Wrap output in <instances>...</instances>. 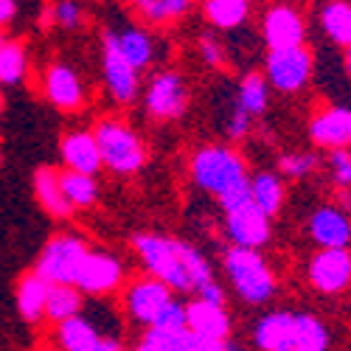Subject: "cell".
I'll use <instances>...</instances> for the list:
<instances>
[{"instance_id":"27","label":"cell","mask_w":351,"mask_h":351,"mask_svg":"<svg viewBox=\"0 0 351 351\" xmlns=\"http://www.w3.org/2000/svg\"><path fill=\"white\" fill-rule=\"evenodd\" d=\"M82 292L76 287H62L56 284L48 292V306H45V317L53 320V324H65L71 317H79L82 309Z\"/></svg>"},{"instance_id":"26","label":"cell","mask_w":351,"mask_h":351,"mask_svg":"<svg viewBox=\"0 0 351 351\" xmlns=\"http://www.w3.org/2000/svg\"><path fill=\"white\" fill-rule=\"evenodd\" d=\"M202 14L206 20L217 28H239L247 14H250V3L247 0H206L202 3Z\"/></svg>"},{"instance_id":"10","label":"cell","mask_w":351,"mask_h":351,"mask_svg":"<svg viewBox=\"0 0 351 351\" xmlns=\"http://www.w3.org/2000/svg\"><path fill=\"white\" fill-rule=\"evenodd\" d=\"M261 34L270 51H287V48H301L306 40V25L295 6H270L261 23Z\"/></svg>"},{"instance_id":"30","label":"cell","mask_w":351,"mask_h":351,"mask_svg":"<svg viewBox=\"0 0 351 351\" xmlns=\"http://www.w3.org/2000/svg\"><path fill=\"white\" fill-rule=\"evenodd\" d=\"M329 332L315 315H295V340L292 351H326Z\"/></svg>"},{"instance_id":"9","label":"cell","mask_w":351,"mask_h":351,"mask_svg":"<svg viewBox=\"0 0 351 351\" xmlns=\"http://www.w3.org/2000/svg\"><path fill=\"white\" fill-rule=\"evenodd\" d=\"M171 301H174V298H171V289H169L163 281L152 278V276L138 278V281L127 289V298H124L130 317L138 320V324L146 326V329L155 326V320L160 317V312H163Z\"/></svg>"},{"instance_id":"35","label":"cell","mask_w":351,"mask_h":351,"mask_svg":"<svg viewBox=\"0 0 351 351\" xmlns=\"http://www.w3.org/2000/svg\"><path fill=\"white\" fill-rule=\"evenodd\" d=\"M329 171H332V180L340 189H348L351 186V152L348 149L332 152L329 155Z\"/></svg>"},{"instance_id":"40","label":"cell","mask_w":351,"mask_h":351,"mask_svg":"<svg viewBox=\"0 0 351 351\" xmlns=\"http://www.w3.org/2000/svg\"><path fill=\"white\" fill-rule=\"evenodd\" d=\"M17 14V3H12V0H0V25L12 23Z\"/></svg>"},{"instance_id":"3","label":"cell","mask_w":351,"mask_h":351,"mask_svg":"<svg viewBox=\"0 0 351 351\" xmlns=\"http://www.w3.org/2000/svg\"><path fill=\"white\" fill-rule=\"evenodd\" d=\"M219 206L225 211V228L228 237L233 242V247H245V250H258L261 245H267L270 239V217L261 211L253 194H250V183L230 191L219 199Z\"/></svg>"},{"instance_id":"1","label":"cell","mask_w":351,"mask_h":351,"mask_svg":"<svg viewBox=\"0 0 351 351\" xmlns=\"http://www.w3.org/2000/svg\"><path fill=\"white\" fill-rule=\"evenodd\" d=\"M132 247L149 276L163 281L169 289L199 292L214 281L208 258L189 242L163 237V233H135Z\"/></svg>"},{"instance_id":"11","label":"cell","mask_w":351,"mask_h":351,"mask_svg":"<svg viewBox=\"0 0 351 351\" xmlns=\"http://www.w3.org/2000/svg\"><path fill=\"white\" fill-rule=\"evenodd\" d=\"M121 276H124V267L112 253L90 250L79 270L76 289L82 295H104V292H112L121 284Z\"/></svg>"},{"instance_id":"45","label":"cell","mask_w":351,"mask_h":351,"mask_svg":"<svg viewBox=\"0 0 351 351\" xmlns=\"http://www.w3.org/2000/svg\"><path fill=\"white\" fill-rule=\"evenodd\" d=\"M0 110H3V93H0Z\"/></svg>"},{"instance_id":"12","label":"cell","mask_w":351,"mask_h":351,"mask_svg":"<svg viewBox=\"0 0 351 351\" xmlns=\"http://www.w3.org/2000/svg\"><path fill=\"white\" fill-rule=\"evenodd\" d=\"M309 281L324 295L343 292L351 284V253L348 250H317L309 261Z\"/></svg>"},{"instance_id":"19","label":"cell","mask_w":351,"mask_h":351,"mask_svg":"<svg viewBox=\"0 0 351 351\" xmlns=\"http://www.w3.org/2000/svg\"><path fill=\"white\" fill-rule=\"evenodd\" d=\"M186 317H189V332H194L199 337H211V340L228 343L230 317H228L225 306H214L208 301L194 298L191 304H186Z\"/></svg>"},{"instance_id":"13","label":"cell","mask_w":351,"mask_h":351,"mask_svg":"<svg viewBox=\"0 0 351 351\" xmlns=\"http://www.w3.org/2000/svg\"><path fill=\"white\" fill-rule=\"evenodd\" d=\"M309 135L320 149H332V152L348 149L351 146V110L348 107L320 110L309 124Z\"/></svg>"},{"instance_id":"17","label":"cell","mask_w":351,"mask_h":351,"mask_svg":"<svg viewBox=\"0 0 351 351\" xmlns=\"http://www.w3.org/2000/svg\"><path fill=\"white\" fill-rule=\"evenodd\" d=\"M62 160H65L68 171L87 174V178H93V174L104 166L101 163V152H99V143H96V135L84 132V130L68 132L62 138Z\"/></svg>"},{"instance_id":"38","label":"cell","mask_w":351,"mask_h":351,"mask_svg":"<svg viewBox=\"0 0 351 351\" xmlns=\"http://www.w3.org/2000/svg\"><path fill=\"white\" fill-rule=\"evenodd\" d=\"M250 121H253V119H250L245 110L233 107L230 119H228V135H230V138H245V135L250 132Z\"/></svg>"},{"instance_id":"44","label":"cell","mask_w":351,"mask_h":351,"mask_svg":"<svg viewBox=\"0 0 351 351\" xmlns=\"http://www.w3.org/2000/svg\"><path fill=\"white\" fill-rule=\"evenodd\" d=\"M6 45V40H3V34H0V48H3Z\"/></svg>"},{"instance_id":"36","label":"cell","mask_w":351,"mask_h":351,"mask_svg":"<svg viewBox=\"0 0 351 351\" xmlns=\"http://www.w3.org/2000/svg\"><path fill=\"white\" fill-rule=\"evenodd\" d=\"M82 6L79 3H71V0H62V3H56L51 9V20L62 28H79L82 25Z\"/></svg>"},{"instance_id":"37","label":"cell","mask_w":351,"mask_h":351,"mask_svg":"<svg viewBox=\"0 0 351 351\" xmlns=\"http://www.w3.org/2000/svg\"><path fill=\"white\" fill-rule=\"evenodd\" d=\"M199 56H202V62L211 65V68H219L225 62V51H222L219 40L211 37V34H202L199 37Z\"/></svg>"},{"instance_id":"28","label":"cell","mask_w":351,"mask_h":351,"mask_svg":"<svg viewBox=\"0 0 351 351\" xmlns=\"http://www.w3.org/2000/svg\"><path fill=\"white\" fill-rule=\"evenodd\" d=\"M132 9L152 25H166V23H174L191 12V3L189 0H138L132 3Z\"/></svg>"},{"instance_id":"46","label":"cell","mask_w":351,"mask_h":351,"mask_svg":"<svg viewBox=\"0 0 351 351\" xmlns=\"http://www.w3.org/2000/svg\"><path fill=\"white\" fill-rule=\"evenodd\" d=\"M228 351H239V348H233V346H228Z\"/></svg>"},{"instance_id":"32","label":"cell","mask_w":351,"mask_h":351,"mask_svg":"<svg viewBox=\"0 0 351 351\" xmlns=\"http://www.w3.org/2000/svg\"><path fill=\"white\" fill-rule=\"evenodd\" d=\"M28 68V56L20 43H6L0 48V84H20Z\"/></svg>"},{"instance_id":"16","label":"cell","mask_w":351,"mask_h":351,"mask_svg":"<svg viewBox=\"0 0 351 351\" xmlns=\"http://www.w3.org/2000/svg\"><path fill=\"white\" fill-rule=\"evenodd\" d=\"M45 96L56 110H65L73 112L82 107L84 101V90H82V82L76 76L73 68L56 62L45 71Z\"/></svg>"},{"instance_id":"7","label":"cell","mask_w":351,"mask_h":351,"mask_svg":"<svg viewBox=\"0 0 351 351\" xmlns=\"http://www.w3.org/2000/svg\"><path fill=\"white\" fill-rule=\"evenodd\" d=\"M143 101H146V112H149L152 119L174 121V119H180L189 107V87L180 73L163 71V73L152 76Z\"/></svg>"},{"instance_id":"5","label":"cell","mask_w":351,"mask_h":351,"mask_svg":"<svg viewBox=\"0 0 351 351\" xmlns=\"http://www.w3.org/2000/svg\"><path fill=\"white\" fill-rule=\"evenodd\" d=\"M99 152H101V163L115 171V174H135L143 169L146 163V149L141 138L121 121L115 119H104L96 124L93 130Z\"/></svg>"},{"instance_id":"43","label":"cell","mask_w":351,"mask_h":351,"mask_svg":"<svg viewBox=\"0 0 351 351\" xmlns=\"http://www.w3.org/2000/svg\"><path fill=\"white\" fill-rule=\"evenodd\" d=\"M346 71H348V76H351V48L346 51Z\"/></svg>"},{"instance_id":"24","label":"cell","mask_w":351,"mask_h":351,"mask_svg":"<svg viewBox=\"0 0 351 351\" xmlns=\"http://www.w3.org/2000/svg\"><path fill=\"white\" fill-rule=\"evenodd\" d=\"M250 194H253V202L267 217H276L281 211V206H284V183L273 171L253 174L250 178Z\"/></svg>"},{"instance_id":"42","label":"cell","mask_w":351,"mask_h":351,"mask_svg":"<svg viewBox=\"0 0 351 351\" xmlns=\"http://www.w3.org/2000/svg\"><path fill=\"white\" fill-rule=\"evenodd\" d=\"M135 351H160V348H158V346H155L149 337H143V340L138 343V348H135Z\"/></svg>"},{"instance_id":"2","label":"cell","mask_w":351,"mask_h":351,"mask_svg":"<svg viewBox=\"0 0 351 351\" xmlns=\"http://www.w3.org/2000/svg\"><path fill=\"white\" fill-rule=\"evenodd\" d=\"M191 178L194 183L214 197H225L250 183L245 160L230 149V146H202L191 158Z\"/></svg>"},{"instance_id":"22","label":"cell","mask_w":351,"mask_h":351,"mask_svg":"<svg viewBox=\"0 0 351 351\" xmlns=\"http://www.w3.org/2000/svg\"><path fill=\"white\" fill-rule=\"evenodd\" d=\"M119 48V53L135 68L143 71L155 56V40L143 32V28H121V32H107Z\"/></svg>"},{"instance_id":"41","label":"cell","mask_w":351,"mask_h":351,"mask_svg":"<svg viewBox=\"0 0 351 351\" xmlns=\"http://www.w3.org/2000/svg\"><path fill=\"white\" fill-rule=\"evenodd\" d=\"M90 351H121V343L115 337H101V343L96 348H90Z\"/></svg>"},{"instance_id":"6","label":"cell","mask_w":351,"mask_h":351,"mask_svg":"<svg viewBox=\"0 0 351 351\" xmlns=\"http://www.w3.org/2000/svg\"><path fill=\"white\" fill-rule=\"evenodd\" d=\"M87 245L82 237L76 233H60V237H53L40 258H37V273L51 284H62V287H76V278H79V270L87 258Z\"/></svg>"},{"instance_id":"23","label":"cell","mask_w":351,"mask_h":351,"mask_svg":"<svg viewBox=\"0 0 351 351\" xmlns=\"http://www.w3.org/2000/svg\"><path fill=\"white\" fill-rule=\"evenodd\" d=\"M56 340H60L62 351H90L101 343V332L96 329V324H90L87 317H71L65 324H60L56 329Z\"/></svg>"},{"instance_id":"21","label":"cell","mask_w":351,"mask_h":351,"mask_svg":"<svg viewBox=\"0 0 351 351\" xmlns=\"http://www.w3.org/2000/svg\"><path fill=\"white\" fill-rule=\"evenodd\" d=\"M48 292H51V284L37 270L34 273H25L17 281V309H20L23 320H28V324H37V320L45 317Z\"/></svg>"},{"instance_id":"25","label":"cell","mask_w":351,"mask_h":351,"mask_svg":"<svg viewBox=\"0 0 351 351\" xmlns=\"http://www.w3.org/2000/svg\"><path fill=\"white\" fill-rule=\"evenodd\" d=\"M320 25L332 43L343 45L346 51L351 48V3H343V0H332L320 9Z\"/></svg>"},{"instance_id":"39","label":"cell","mask_w":351,"mask_h":351,"mask_svg":"<svg viewBox=\"0 0 351 351\" xmlns=\"http://www.w3.org/2000/svg\"><path fill=\"white\" fill-rule=\"evenodd\" d=\"M197 298H199V301H208V304H214V306H225V289H222L217 281H211L208 287H202V289L197 292Z\"/></svg>"},{"instance_id":"29","label":"cell","mask_w":351,"mask_h":351,"mask_svg":"<svg viewBox=\"0 0 351 351\" xmlns=\"http://www.w3.org/2000/svg\"><path fill=\"white\" fill-rule=\"evenodd\" d=\"M267 99H270V84L261 73H247L239 84V93H237V107L245 110L250 119L253 115H261L267 110Z\"/></svg>"},{"instance_id":"8","label":"cell","mask_w":351,"mask_h":351,"mask_svg":"<svg viewBox=\"0 0 351 351\" xmlns=\"http://www.w3.org/2000/svg\"><path fill=\"white\" fill-rule=\"evenodd\" d=\"M312 76V53L306 45L270 51L267 53V84H273L281 93H298L306 87Z\"/></svg>"},{"instance_id":"4","label":"cell","mask_w":351,"mask_h":351,"mask_svg":"<svg viewBox=\"0 0 351 351\" xmlns=\"http://www.w3.org/2000/svg\"><path fill=\"white\" fill-rule=\"evenodd\" d=\"M225 273L233 289H237V295L253 306L267 304L276 295V278L258 250L230 247L225 253Z\"/></svg>"},{"instance_id":"33","label":"cell","mask_w":351,"mask_h":351,"mask_svg":"<svg viewBox=\"0 0 351 351\" xmlns=\"http://www.w3.org/2000/svg\"><path fill=\"white\" fill-rule=\"evenodd\" d=\"M317 155H312V152H292V155H281V160H278V169H281V174L284 178H309V174L317 169Z\"/></svg>"},{"instance_id":"18","label":"cell","mask_w":351,"mask_h":351,"mask_svg":"<svg viewBox=\"0 0 351 351\" xmlns=\"http://www.w3.org/2000/svg\"><path fill=\"white\" fill-rule=\"evenodd\" d=\"M292 340H295L292 312H270L253 329V343L258 351H292Z\"/></svg>"},{"instance_id":"14","label":"cell","mask_w":351,"mask_h":351,"mask_svg":"<svg viewBox=\"0 0 351 351\" xmlns=\"http://www.w3.org/2000/svg\"><path fill=\"white\" fill-rule=\"evenodd\" d=\"M312 242L320 250H348L351 242V219L335 206H324L309 217Z\"/></svg>"},{"instance_id":"34","label":"cell","mask_w":351,"mask_h":351,"mask_svg":"<svg viewBox=\"0 0 351 351\" xmlns=\"http://www.w3.org/2000/svg\"><path fill=\"white\" fill-rule=\"evenodd\" d=\"M152 329H160V332H183V329H189L186 304H183V301H171V304L160 312V317L155 320Z\"/></svg>"},{"instance_id":"15","label":"cell","mask_w":351,"mask_h":351,"mask_svg":"<svg viewBox=\"0 0 351 351\" xmlns=\"http://www.w3.org/2000/svg\"><path fill=\"white\" fill-rule=\"evenodd\" d=\"M104 79H107V90L119 104H130L138 93V71L124 60L115 48L112 37L104 34Z\"/></svg>"},{"instance_id":"31","label":"cell","mask_w":351,"mask_h":351,"mask_svg":"<svg viewBox=\"0 0 351 351\" xmlns=\"http://www.w3.org/2000/svg\"><path fill=\"white\" fill-rule=\"evenodd\" d=\"M60 180H62V191L73 208H90L99 199V186L93 178H87V174H76V171L65 169V171H60Z\"/></svg>"},{"instance_id":"20","label":"cell","mask_w":351,"mask_h":351,"mask_svg":"<svg viewBox=\"0 0 351 351\" xmlns=\"http://www.w3.org/2000/svg\"><path fill=\"white\" fill-rule=\"evenodd\" d=\"M34 194L40 199V206L53 217V219H68L73 214V206L68 202L65 191H62V180L60 171H53L48 166L34 171Z\"/></svg>"}]
</instances>
